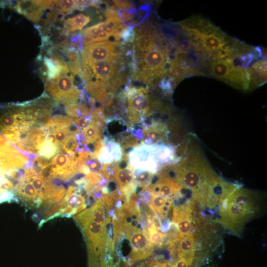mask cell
I'll return each instance as SVG.
<instances>
[{"label": "cell", "mask_w": 267, "mask_h": 267, "mask_svg": "<svg viewBox=\"0 0 267 267\" xmlns=\"http://www.w3.org/2000/svg\"><path fill=\"white\" fill-rule=\"evenodd\" d=\"M172 202L165 197L153 194L151 196L150 206L157 213L164 215L170 209Z\"/></svg>", "instance_id": "obj_14"}, {"label": "cell", "mask_w": 267, "mask_h": 267, "mask_svg": "<svg viewBox=\"0 0 267 267\" xmlns=\"http://www.w3.org/2000/svg\"><path fill=\"white\" fill-rule=\"evenodd\" d=\"M58 150L57 145L47 140L40 145L38 153L42 157L49 159L57 153Z\"/></svg>", "instance_id": "obj_16"}, {"label": "cell", "mask_w": 267, "mask_h": 267, "mask_svg": "<svg viewBox=\"0 0 267 267\" xmlns=\"http://www.w3.org/2000/svg\"><path fill=\"white\" fill-rule=\"evenodd\" d=\"M127 233L132 248L128 262L130 265L148 257L151 252L152 247L150 245L151 244L149 243L148 235L141 230H134Z\"/></svg>", "instance_id": "obj_6"}, {"label": "cell", "mask_w": 267, "mask_h": 267, "mask_svg": "<svg viewBox=\"0 0 267 267\" xmlns=\"http://www.w3.org/2000/svg\"><path fill=\"white\" fill-rule=\"evenodd\" d=\"M133 168L131 166H127L122 169L116 166L114 169L115 178L120 189L123 190L132 183L134 172Z\"/></svg>", "instance_id": "obj_13"}, {"label": "cell", "mask_w": 267, "mask_h": 267, "mask_svg": "<svg viewBox=\"0 0 267 267\" xmlns=\"http://www.w3.org/2000/svg\"><path fill=\"white\" fill-rule=\"evenodd\" d=\"M154 194L164 197H169L177 189L173 187V184L169 181H163L152 188Z\"/></svg>", "instance_id": "obj_17"}, {"label": "cell", "mask_w": 267, "mask_h": 267, "mask_svg": "<svg viewBox=\"0 0 267 267\" xmlns=\"http://www.w3.org/2000/svg\"><path fill=\"white\" fill-rule=\"evenodd\" d=\"M151 176L149 171L136 169L134 172L133 181L140 185H145L150 180Z\"/></svg>", "instance_id": "obj_21"}, {"label": "cell", "mask_w": 267, "mask_h": 267, "mask_svg": "<svg viewBox=\"0 0 267 267\" xmlns=\"http://www.w3.org/2000/svg\"><path fill=\"white\" fill-rule=\"evenodd\" d=\"M190 213L189 206L179 207L174 210L173 221L177 225L179 237L192 233V224L190 219Z\"/></svg>", "instance_id": "obj_9"}, {"label": "cell", "mask_w": 267, "mask_h": 267, "mask_svg": "<svg viewBox=\"0 0 267 267\" xmlns=\"http://www.w3.org/2000/svg\"><path fill=\"white\" fill-rule=\"evenodd\" d=\"M83 134L87 143L95 142L100 136V131L98 125L91 122L89 125L83 130Z\"/></svg>", "instance_id": "obj_18"}, {"label": "cell", "mask_w": 267, "mask_h": 267, "mask_svg": "<svg viewBox=\"0 0 267 267\" xmlns=\"http://www.w3.org/2000/svg\"><path fill=\"white\" fill-rule=\"evenodd\" d=\"M53 0H18L13 4H6L30 21L37 23L44 11L51 7Z\"/></svg>", "instance_id": "obj_7"}, {"label": "cell", "mask_w": 267, "mask_h": 267, "mask_svg": "<svg viewBox=\"0 0 267 267\" xmlns=\"http://www.w3.org/2000/svg\"><path fill=\"white\" fill-rule=\"evenodd\" d=\"M193 260L184 257H180L171 264V267H189Z\"/></svg>", "instance_id": "obj_28"}, {"label": "cell", "mask_w": 267, "mask_h": 267, "mask_svg": "<svg viewBox=\"0 0 267 267\" xmlns=\"http://www.w3.org/2000/svg\"><path fill=\"white\" fill-rule=\"evenodd\" d=\"M130 165L136 169L151 171L154 167L153 148L151 145H141L129 154Z\"/></svg>", "instance_id": "obj_8"}, {"label": "cell", "mask_w": 267, "mask_h": 267, "mask_svg": "<svg viewBox=\"0 0 267 267\" xmlns=\"http://www.w3.org/2000/svg\"><path fill=\"white\" fill-rule=\"evenodd\" d=\"M31 183L38 192L42 189L44 185V181L40 177L33 179L31 181Z\"/></svg>", "instance_id": "obj_30"}, {"label": "cell", "mask_w": 267, "mask_h": 267, "mask_svg": "<svg viewBox=\"0 0 267 267\" xmlns=\"http://www.w3.org/2000/svg\"><path fill=\"white\" fill-rule=\"evenodd\" d=\"M44 81L46 91L62 104H71L80 97L81 92L75 85L72 73H63L56 78Z\"/></svg>", "instance_id": "obj_4"}, {"label": "cell", "mask_w": 267, "mask_h": 267, "mask_svg": "<svg viewBox=\"0 0 267 267\" xmlns=\"http://www.w3.org/2000/svg\"><path fill=\"white\" fill-rule=\"evenodd\" d=\"M74 120L78 126L84 129L88 127L91 123L90 119L88 117H75Z\"/></svg>", "instance_id": "obj_29"}, {"label": "cell", "mask_w": 267, "mask_h": 267, "mask_svg": "<svg viewBox=\"0 0 267 267\" xmlns=\"http://www.w3.org/2000/svg\"><path fill=\"white\" fill-rule=\"evenodd\" d=\"M117 9L122 11H133L135 9V5L128 0H113Z\"/></svg>", "instance_id": "obj_26"}, {"label": "cell", "mask_w": 267, "mask_h": 267, "mask_svg": "<svg viewBox=\"0 0 267 267\" xmlns=\"http://www.w3.org/2000/svg\"><path fill=\"white\" fill-rule=\"evenodd\" d=\"M89 171H91L93 172H98L102 168V162L99 160L93 158L87 161L85 165Z\"/></svg>", "instance_id": "obj_27"}, {"label": "cell", "mask_w": 267, "mask_h": 267, "mask_svg": "<svg viewBox=\"0 0 267 267\" xmlns=\"http://www.w3.org/2000/svg\"><path fill=\"white\" fill-rule=\"evenodd\" d=\"M258 210V204L248 194H235L222 201L220 222L226 228L237 233Z\"/></svg>", "instance_id": "obj_1"}, {"label": "cell", "mask_w": 267, "mask_h": 267, "mask_svg": "<svg viewBox=\"0 0 267 267\" xmlns=\"http://www.w3.org/2000/svg\"><path fill=\"white\" fill-rule=\"evenodd\" d=\"M82 35L83 44L86 46L95 42L109 40L110 36L96 24L80 31Z\"/></svg>", "instance_id": "obj_11"}, {"label": "cell", "mask_w": 267, "mask_h": 267, "mask_svg": "<svg viewBox=\"0 0 267 267\" xmlns=\"http://www.w3.org/2000/svg\"><path fill=\"white\" fill-rule=\"evenodd\" d=\"M125 45L122 42L105 41L84 46L81 52V63L119 61L124 57Z\"/></svg>", "instance_id": "obj_3"}, {"label": "cell", "mask_w": 267, "mask_h": 267, "mask_svg": "<svg viewBox=\"0 0 267 267\" xmlns=\"http://www.w3.org/2000/svg\"><path fill=\"white\" fill-rule=\"evenodd\" d=\"M204 74L237 87H246L249 84L246 69L234 66L231 59L207 62L204 66Z\"/></svg>", "instance_id": "obj_2"}, {"label": "cell", "mask_w": 267, "mask_h": 267, "mask_svg": "<svg viewBox=\"0 0 267 267\" xmlns=\"http://www.w3.org/2000/svg\"><path fill=\"white\" fill-rule=\"evenodd\" d=\"M251 68L256 75L263 82L267 80V59L255 62L251 66Z\"/></svg>", "instance_id": "obj_22"}, {"label": "cell", "mask_w": 267, "mask_h": 267, "mask_svg": "<svg viewBox=\"0 0 267 267\" xmlns=\"http://www.w3.org/2000/svg\"><path fill=\"white\" fill-rule=\"evenodd\" d=\"M148 88L127 85L123 93L128 99V109L131 117L137 118L146 114L149 110Z\"/></svg>", "instance_id": "obj_5"}, {"label": "cell", "mask_w": 267, "mask_h": 267, "mask_svg": "<svg viewBox=\"0 0 267 267\" xmlns=\"http://www.w3.org/2000/svg\"><path fill=\"white\" fill-rule=\"evenodd\" d=\"M91 20V18L90 16L82 13L68 18L63 22L61 34L66 36L76 30H82L83 28Z\"/></svg>", "instance_id": "obj_12"}, {"label": "cell", "mask_w": 267, "mask_h": 267, "mask_svg": "<svg viewBox=\"0 0 267 267\" xmlns=\"http://www.w3.org/2000/svg\"><path fill=\"white\" fill-rule=\"evenodd\" d=\"M152 10V6L149 3H146L133 11L137 18L143 23L149 17Z\"/></svg>", "instance_id": "obj_23"}, {"label": "cell", "mask_w": 267, "mask_h": 267, "mask_svg": "<svg viewBox=\"0 0 267 267\" xmlns=\"http://www.w3.org/2000/svg\"><path fill=\"white\" fill-rule=\"evenodd\" d=\"M78 146V142L74 135L68 136L62 144L63 149L68 154L73 153Z\"/></svg>", "instance_id": "obj_24"}, {"label": "cell", "mask_w": 267, "mask_h": 267, "mask_svg": "<svg viewBox=\"0 0 267 267\" xmlns=\"http://www.w3.org/2000/svg\"><path fill=\"white\" fill-rule=\"evenodd\" d=\"M50 8L55 9L60 14L65 15L77 9L76 0H53Z\"/></svg>", "instance_id": "obj_15"}, {"label": "cell", "mask_w": 267, "mask_h": 267, "mask_svg": "<svg viewBox=\"0 0 267 267\" xmlns=\"http://www.w3.org/2000/svg\"><path fill=\"white\" fill-rule=\"evenodd\" d=\"M99 161L109 163L119 161L122 158V151L120 145L112 141H106L98 154Z\"/></svg>", "instance_id": "obj_10"}, {"label": "cell", "mask_w": 267, "mask_h": 267, "mask_svg": "<svg viewBox=\"0 0 267 267\" xmlns=\"http://www.w3.org/2000/svg\"><path fill=\"white\" fill-rule=\"evenodd\" d=\"M135 32L134 27H126L121 33V38L124 43H133L135 39Z\"/></svg>", "instance_id": "obj_25"}, {"label": "cell", "mask_w": 267, "mask_h": 267, "mask_svg": "<svg viewBox=\"0 0 267 267\" xmlns=\"http://www.w3.org/2000/svg\"><path fill=\"white\" fill-rule=\"evenodd\" d=\"M64 200L67 202L68 206H70L74 210L85 204V198L81 195L79 189L74 193L70 195H65Z\"/></svg>", "instance_id": "obj_19"}, {"label": "cell", "mask_w": 267, "mask_h": 267, "mask_svg": "<svg viewBox=\"0 0 267 267\" xmlns=\"http://www.w3.org/2000/svg\"><path fill=\"white\" fill-rule=\"evenodd\" d=\"M66 112L70 115L75 117L88 116L89 114V109L85 105H76L71 104L66 107Z\"/></svg>", "instance_id": "obj_20"}]
</instances>
